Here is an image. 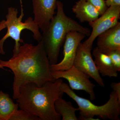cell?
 Instances as JSON below:
<instances>
[{
  "label": "cell",
  "instance_id": "cell-1",
  "mask_svg": "<svg viewBox=\"0 0 120 120\" xmlns=\"http://www.w3.org/2000/svg\"><path fill=\"white\" fill-rule=\"evenodd\" d=\"M36 45L24 43L17 54L8 61L0 60V64L8 68L14 74L13 98L17 99L22 86L34 83L41 86L56 79L52 75L50 64L41 41Z\"/></svg>",
  "mask_w": 120,
  "mask_h": 120
},
{
  "label": "cell",
  "instance_id": "cell-2",
  "mask_svg": "<svg viewBox=\"0 0 120 120\" xmlns=\"http://www.w3.org/2000/svg\"><path fill=\"white\" fill-rule=\"evenodd\" d=\"M62 82L60 79L41 86L31 83L22 86L16 99L19 107L40 120H60L61 116L56 111L55 102L64 94L60 89Z\"/></svg>",
  "mask_w": 120,
  "mask_h": 120
},
{
  "label": "cell",
  "instance_id": "cell-3",
  "mask_svg": "<svg viewBox=\"0 0 120 120\" xmlns=\"http://www.w3.org/2000/svg\"><path fill=\"white\" fill-rule=\"evenodd\" d=\"M56 9V15L52 18L46 31L42 33L41 39L50 65L57 63L60 50L69 32L77 31L87 37L91 33L88 28L65 15L64 5L60 1H57Z\"/></svg>",
  "mask_w": 120,
  "mask_h": 120
},
{
  "label": "cell",
  "instance_id": "cell-4",
  "mask_svg": "<svg viewBox=\"0 0 120 120\" xmlns=\"http://www.w3.org/2000/svg\"><path fill=\"white\" fill-rule=\"evenodd\" d=\"M60 89L76 102L80 116L85 118H93L97 116L102 120H120V101L113 91L110 93L106 103L102 105L98 106L90 100L78 96L67 83L62 82Z\"/></svg>",
  "mask_w": 120,
  "mask_h": 120
},
{
  "label": "cell",
  "instance_id": "cell-5",
  "mask_svg": "<svg viewBox=\"0 0 120 120\" xmlns=\"http://www.w3.org/2000/svg\"><path fill=\"white\" fill-rule=\"evenodd\" d=\"M18 9L14 7H10L8 9V13L6 15L5 20L6 28L7 32L6 34L0 40V53L4 54V42L9 38L15 41V45L13 50V55L17 54L19 52L21 43L23 41L20 38L22 31L26 29L30 31L33 34V37L38 42L41 41L42 35L39 31V28L37 24L34 22L32 17H30L22 22L24 16L23 11L19 17H18Z\"/></svg>",
  "mask_w": 120,
  "mask_h": 120
},
{
  "label": "cell",
  "instance_id": "cell-6",
  "mask_svg": "<svg viewBox=\"0 0 120 120\" xmlns=\"http://www.w3.org/2000/svg\"><path fill=\"white\" fill-rule=\"evenodd\" d=\"M52 75L55 79H64L67 80L71 90L84 91L88 94L91 101L95 99L94 91L95 85L90 81L88 75L74 65L65 71H52Z\"/></svg>",
  "mask_w": 120,
  "mask_h": 120
},
{
  "label": "cell",
  "instance_id": "cell-7",
  "mask_svg": "<svg viewBox=\"0 0 120 120\" xmlns=\"http://www.w3.org/2000/svg\"><path fill=\"white\" fill-rule=\"evenodd\" d=\"M94 22L89 23L92 28L89 38L83 44L92 49L93 43L97 37L102 33L116 26L120 17V5L110 6Z\"/></svg>",
  "mask_w": 120,
  "mask_h": 120
},
{
  "label": "cell",
  "instance_id": "cell-8",
  "mask_svg": "<svg viewBox=\"0 0 120 120\" xmlns=\"http://www.w3.org/2000/svg\"><path fill=\"white\" fill-rule=\"evenodd\" d=\"M86 37L85 35L77 31L69 32L64 42L63 59L59 63L50 65L51 71H65L72 67L78 47Z\"/></svg>",
  "mask_w": 120,
  "mask_h": 120
},
{
  "label": "cell",
  "instance_id": "cell-9",
  "mask_svg": "<svg viewBox=\"0 0 120 120\" xmlns=\"http://www.w3.org/2000/svg\"><path fill=\"white\" fill-rule=\"evenodd\" d=\"M92 49L80 43L77 49L73 65L103 87L105 83L92 58Z\"/></svg>",
  "mask_w": 120,
  "mask_h": 120
},
{
  "label": "cell",
  "instance_id": "cell-10",
  "mask_svg": "<svg viewBox=\"0 0 120 120\" xmlns=\"http://www.w3.org/2000/svg\"><path fill=\"white\" fill-rule=\"evenodd\" d=\"M57 1V0H32L34 20L42 33L46 31L54 16Z\"/></svg>",
  "mask_w": 120,
  "mask_h": 120
},
{
  "label": "cell",
  "instance_id": "cell-11",
  "mask_svg": "<svg viewBox=\"0 0 120 120\" xmlns=\"http://www.w3.org/2000/svg\"><path fill=\"white\" fill-rule=\"evenodd\" d=\"M97 47L105 53L120 50V22L102 33L97 38Z\"/></svg>",
  "mask_w": 120,
  "mask_h": 120
},
{
  "label": "cell",
  "instance_id": "cell-12",
  "mask_svg": "<svg viewBox=\"0 0 120 120\" xmlns=\"http://www.w3.org/2000/svg\"><path fill=\"white\" fill-rule=\"evenodd\" d=\"M75 17L81 22H94L101 15L97 8L86 0H79L72 8Z\"/></svg>",
  "mask_w": 120,
  "mask_h": 120
},
{
  "label": "cell",
  "instance_id": "cell-13",
  "mask_svg": "<svg viewBox=\"0 0 120 120\" xmlns=\"http://www.w3.org/2000/svg\"><path fill=\"white\" fill-rule=\"evenodd\" d=\"M93 55L97 69L102 76L117 77L118 72L116 70L109 56L101 52L97 47L93 50Z\"/></svg>",
  "mask_w": 120,
  "mask_h": 120
},
{
  "label": "cell",
  "instance_id": "cell-14",
  "mask_svg": "<svg viewBox=\"0 0 120 120\" xmlns=\"http://www.w3.org/2000/svg\"><path fill=\"white\" fill-rule=\"evenodd\" d=\"M19 107L8 94L0 91V120H10Z\"/></svg>",
  "mask_w": 120,
  "mask_h": 120
},
{
  "label": "cell",
  "instance_id": "cell-15",
  "mask_svg": "<svg viewBox=\"0 0 120 120\" xmlns=\"http://www.w3.org/2000/svg\"><path fill=\"white\" fill-rule=\"evenodd\" d=\"M56 111L60 114L62 120H78L76 112L79 111L78 108L73 107L71 102L67 101L60 97L55 102Z\"/></svg>",
  "mask_w": 120,
  "mask_h": 120
},
{
  "label": "cell",
  "instance_id": "cell-16",
  "mask_svg": "<svg viewBox=\"0 0 120 120\" xmlns=\"http://www.w3.org/2000/svg\"><path fill=\"white\" fill-rule=\"evenodd\" d=\"M10 120H40L37 116L31 114L24 110H17L13 114Z\"/></svg>",
  "mask_w": 120,
  "mask_h": 120
},
{
  "label": "cell",
  "instance_id": "cell-17",
  "mask_svg": "<svg viewBox=\"0 0 120 120\" xmlns=\"http://www.w3.org/2000/svg\"><path fill=\"white\" fill-rule=\"evenodd\" d=\"M106 54L111 59L116 70L120 71V50H113Z\"/></svg>",
  "mask_w": 120,
  "mask_h": 120
},
{
  "label": "cell",
  "instance_id": "cell-18",
  "mask_svg": "<svg viewBox=\"0 0 120 120\" xmlns=\"http://www.w3.org/2000/svg\"><path fill=\"white\" fill-rule=\"evenodd\" d=\"M98 10L101 15L103 14L108 8L105 0H86Z\"/></svg>",
  "mask_w": 120,
  "mask_h": 120
},
{
  "label": "cell",
  "instance_id": "cell-19",
  "mask_svg": "<svg viewBox=\"0 0 120 120\" xmlns=\"http://www.w3.org/2000/svg\"><path fill=\"white\" fill-rule=\"evenodd\" d=\"M110 87L116 92L118 96V99L120 101V82H113L110 84Z\"/></svg>",
  "mask_w": 120,
  "mask_h": 120
},
{
  "label": "cell",
  "instance_id": "cell-20",
  "mask_svg": "<svg viewBox=\"0 0 120 120\" xmlns=\"http://www.w3.org/2000/svg\"><path fill=\"white\" fill-rule=\"evenodd\" d=\"M105 2L108 8L114 5H120V0H105Z\"/></svg>",
  "mask_w": 120,
  "mask_h": 120
},
{
  "label": "cell",
  "instance_id": "cell-21",
  "mask_svg": "<svg viewBox=\"0 0 120 120\" xmlns=\"http://www.w3.org/2000/svg\"><path fill=\"white\" fill-rule=\"evenodd\" d=\"M6 28L5 20H3L0 22V32L3 29Z\"/></svg>",
  "mask_w": 120,
  "mask_h": 120
},
{
  "label": "cell",
  "instance_id": "cell-22",
  "mask_svg": "<svg viewBox=\"0 0 120 120\" xmlns=\"http://www.w3.org/2000/svg\"><path fill=\"white\" fill-rule=\"evenodd\" d=\"M78 118V120H99L100 119L98 118H94V117L93 118H85L83 117L82 116H80Z\"/></svg>",
  "mask_w": 120,
  "mask_h": 120
},
{
  "label": "cell",
  "instance_id": "cell-23",
  "mask_svg": "<svg viewBox=\"0 0 120 120\" xmlns=\"http://www.w3.org/2000/svg\"><path fill=\"white\" fill-rule=\"evenodd\" d=\"M0 68L4 69V67H3V66H2V65H1L0 64Z\"/></svg>",
  "mask_w": 120,
  "mask_h": 120
}]
</instances>
